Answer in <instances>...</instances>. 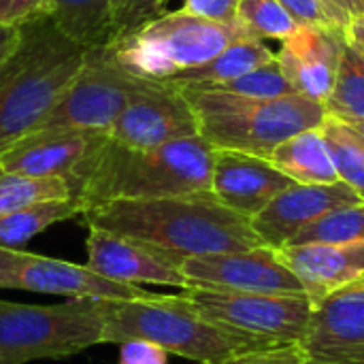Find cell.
<instances>
[{"label":"cell","mask_w":364,"mask_h":364,"mask_svg":"<svg viewBox=\"0 0 364 364\" xmlns=\"http://www.w3.org/2000/svg\"><path fill=\"white\" fill-rule=\"evenodd\" d=\"M326 117L341 124L364 122V53L354 43H348L335 85L324 100Z\"/></svg>","instance_id":"cell-24"},{"label":"cell","mask_w":364,"mask_h":364,"mask_svg":"<svg viewBox=\"0 0 364 364\" xmlns=\"http://www.w3.org/2000/svg\"><path fill=\"white\" fill-rule=\"evenodd\" d=\"M181 92L198 117V134L215 149L271 158L279 143L326 122L324 105L303 94L262 100L205 87Z\"/></svg>","instance_id":"cell-5"},{"label":"cell","mask_w":364,"mask_h":364,"mask_svg":"<svg viewBox=\"0 0 364 364\" xmlns=\"http://www.w3.org/2000/svg\"><path fill=\"white\" fill-rule=\"evenodd\" d=\"M294 183L316 186L339 181L331 149L320 128L303 130L279 143L269 158Z\"/></svg>","instance_id":"cell-21"},{"label":"cell","mask_w":364,"mask_h":364,"mask_svg":"<svg viewBox=\"0 0 364 364\" xmlns=\"http://www.w3.org/2000/svg\"><path fill=\"white\" fill-rule=\"evenodd\" d=\"M356 203H363V198L343 181L316 186L292 183L252 218V226L264 245L279 250L316 220Z\"/></svg>","instance_id":"cell-17"},{"label":"cell","mask_w":364,"mask_h":364,"mask_svg":"<svg viewBox=\"0 0 364 364\" xmlns=\"http://www.w3.org/2000/svg\"><path fill=\"white\" fill-rule=\"evenodd\" d=\"M209 90H224V92L239 94L245 98H262V100L282 98L288 94H299V92H294V87L284 77L277 60H273V62H269V64H264V66L239 77V79H232L220 87H209Z\"/></svg>","instance_id":"cell-29"},{"label":"cell","mask_w":364,"mask_h":364,"mask_svg":"<svg viewBox=\"0 0 364 364\" xmlns=\"http://www.w3.org/2000/svg\"><path fill=\"white\" fill-rule=\"evenodd\" d=\"M198 134V117L183 92L164 81H149L130 96L109 128V139L126 147L149 149Z\"/></svg>","instance_id":"cell-12"},{"label":"cell","mask_w":364,"mask_h":364,"mask_svg":"<svg viewBox=\"0 0 364 364\" xmlns=\"http://www.w3.org/2000/svg\"><path fill=\"white\" fill-rule=\"evenodd\" d=\"M51 19L85 51L102 49L115 38L113 0H55Z\"/></svg>","instance_id":"cell-22"},{"label":"cell","mask_w":364,"mask_h":364,"mask_svg":"<svg viewBox=\"0 0 364 364\" xmlns=\"http://www.w3.org/2000/svg\"><path fill=\"white\" fill-rule=\"evenodd\" d=\"M19 30V45L0 66V154L43 126L85 60L51 17Z\"/></svg>","instance_id":"cell-3"},{"label":"cell","mask_w":364,"mask_h":364,"mask_svg":"<svg viewBox=\"0 0 364 364\" xmlns=\"http://www.w3.org/2000/svg\"><path fill=\"white\" fill-rule=\"evenodd\" d=\"M316 307L326 296L364 282V241L305 243L277 250Z\"/></svg>","instance_id":"cell-19"},{"label":"cell","mask_w":364,"mask_h":364,"mask_svg":"<svg viewBox=\"0 0 364 364\" xmlns=\"http://www.w3.org/2000/svg\"><path fill=\"white\" fill-rule=\"evenodd\" d=\"M348 43L346 28L299 26L294 34L282 41L275 60L294 92L324 105L335 85Z\"/></svg>","instance_id":"cell-16"},{"label":"cell","mask_w":364,"mask_h":364,"mask_svg":"<svg viewBox=\"0 0 364 364\" xmlns=\"http://www.w3.org/2000/svg\"><path fill=\"white\" fill-rule=\"evenodd\" d=\"M239 23L258 41H286L299 30V23L277 0H239Z\"/></svg>","instance_id":"cell-28"},{"label":"cell","mask_w":364,"mask_h":364,"mask_svg":"<svg viewBox=\"0 0 364 364\" xmlns=\"http://www.w3.org/2000/svg\"><path fill=\"white\" fill-rule=\"evenodd\" d=\"M363 53H364V51H363Z\"/></svg>","instance_id":"cell-42"},{"label":"cell","mask_w":364,"mask_h":364,"mask_svg":"<svg viewBox=\"0 0 364 364\" xmlns=\"http://www.w3.org/2000/svg\"><path fill=\"white\" fill-rule=\"evenodd\" d=\"M81 218L87 226L132 237L183 258L245 252L264 245L252 220L220 203L213 192L109 200L85 209Z\"/></svg>","instance_id":"cell-1"},{"label":"cell","mask_w":364,"mask_h":364,"mask_svg":"<svg viewBox=\"0 0 364 364\" xmlns=\"http://www.w3.org/2000/svg\"><path fill=\"white\" fill-rule=\"evenodd\" d=\"M145 79L122 70L102 49H87L85 60L55 109L41 128H79L107 132Z\"/></svg>","instance_id":"cell-9"},{"label":"cell","mask_w":364,"mask_h":364,"mask_svg":"<svg viewBox=\"0 0 364 364\" xmlns=\"http://www.w3.org/2000/svg\"><path fill=\"white\" fill-rule=\"evenodd\" d=\"M220 364H307L301 343H284L271 346L262 350H252L237 354Z\"/></svg>","instance_id":"cell-32"},{"label":"cell","mask_w":364,"mask_h":364,"mask_svg":"<svg viewBox=\"0 0 364 364\" xmlns=\"http://www.w3.org/2000/svg\"><path fill=\"white\" fill-rule=\"evenodd\" d=\"M292 183L269 158L215 149L211 192L220 203L250 220Z\"/></svg>","instance_id":"cell-18"},{"label":"cell","mask_w":364,"mask_h":364,"mask_svg":"<svg viewBox=\"0 0 364 364\" xmlns=\"http://www.w3.org/2000/svg\"><path fill=\"white\" fill-rule=\"evenodd\" d=\"M109 134L79 128H38L0 154V168L28 177H60L68 186Z\"/></svg>","instance_id":"cell-15"},{"label":"cell","mask_w":364,"mask_h":364,"mask_svg":"<svg viewBox=\"0 0 364 364\" xmlns=\"http://www.w3.org/2000/svg\"><path fill=\"white\" fill-rule=\"evenodd\" d=\"M322 134L331 149L339 181L348 183L364 200V145L346 124L331 117L322 124Z\"/></svg>","instance_id":"cell-26"},{"label":"cell","mask_w":364,"mask_h":364,"mask_svg":"<svg viewBox=\"0 0 364 364\" xmlns=\"http://www.w3.org/2000/svg\"><path fill=\"white\" fill-rule=\"evenodd\" d=\"M87 269L122 284L141 286H171L186 290L190 288L183 275V256L149 245L145 241L115 235L102 228L87 226Z\"/></svg>","instance_id":"cell-13"},{"label":"cell","mask_w":364,"mask_h":364,"mask_svg":"<svg viewBox=\"0 0 364 364\" xmlns=\"http://www.w3.org/2000/svg\"><path fill=\"white\" fill-rule=\"evenodd\" d=\"M245 36L250 34L241 23H215L179 9L113 38L105 51L122 70L134 77L166 81L181 70L205 64Z\"/></svg>","instance_id":"cell-6"},{"label":"cell","mask_w":364,"mask_h":364,"mask_svg":"<svg viewBox=\"0 0 364 364\" xmlns=\"http://www.w3.org/2000/svg\"><path fill=\"white\" fill-rule=\"evenodd\" d=\"M348 2H350V9H352L354 17L364 15V0H348Z\"/></svg>","instance_id":"cell-40"},{"label":"cell","mask_w":364,"mask_h":364,"mask_svg":"<svg viewBox=\"0 0 364 364\" xmlns=\"http://www.w3.org/2000/svg\"><path fill=\"white\" fill-rule=\"evenodd\" d=\"M181 294L211 322L267 346L301 343L314 311L305 294H252L198 286Z\"/></svg>","instance_id":"cell-8"},{"label":"cell","mask_w":364,"mask_h":364,"mask_svg":"<svg viewBox=\"0 0 364 364\" xmlns=\"http://www.w3.org/2000/svg\"><path fill=\"white\" fill-rule=\"evenodd\" d=\"M275 60V51H271L264 41H258L254 36H245L228 45L224 51L207 60L205 64H198L194 68L181 70L175 77L166 79L164 83L175 85L179 90L183 87H220L232 79H239L269 62Z\"/></svg>","instance_id":"cell-20"},{"label":"cell","mask_w":364,"mask_h":364,"mask_svg":"<svg viewBox=\"0 0 364 364\" xmlns=\"http://www.w3.org/2000/svg\"><path fill=\"white\" fill-rule=\"evenodd\" d=\"M102 301L68 299L60 305L0 301V364L68 358L102 343Z\"/></svg>","instance_id":"cell-7"},{"label":"cell","mask_w":364,"mask_h":364,"mask_svg":"<svg viewBox=\"0 0 364 364\" xmlns=\"http://www.w3.org/2000/svg\"><path fill=\"white\" fill-rule=\"evenodd\" d=\"M181 269L190 286L198 288L252 294H305L299 277L282 260L279 252L269 245L245 252L190 256Z\"/></svg>","instance_id":"cell-11"},{"label":"cell","mask_w":364,"mask_h":364,"mask_svg":"<svg viewBox=\"0 0 364 364\" xmlns=\"http://www.w3.org/2000/svg\"><path fill=\"white\" fill-rule=\"evenodd\" d=\"M346 126L358 136V141L364 145V122H358V124H346Z\"/></svg>","instance_id":"cell-39"},{"label":"cell","mask_w":364,"mask_h":364,"mask_svg":"<svg viewBox=\"0 0 364 364\" xmlns=\"http://www.w3.org/2000/svg\"><path fill=\"white\" fill-rule=\"evenodd\" d=\"M350 43H354L356 47H360L364 51V15H358L350 21V26L346 28Z\"/></svg>","instance_id":"cell-38"},{"label":"cell","mask_w":364,"mask_h":364,"mask_svg":"<svg viewBox=\"0 0 364 364\" xmlns=\"http://www.w3.org/2000/svg\"><path fill=\"white\" fill-rule=\"evenodd\" d=\"M215 147L200 134L136 149L111 141L85 160L70 181L83 211L109 200H143L211 192Z\"/></svg>","instance_id":"cell-2"},{"label":"cell","mask_w":364,"mask_h":364,"mask_svg":"<svg viewBox=\"0 0 364 364\" xmlns=\"http://www.w3.org/2000/svg\"><path fill=\"white\" fill-rule=\"evenodd\" d=\"M168 352L160 346L143 339L126 341L119 346V363L117 364H166Z\"/></svg>","instance_id":"cell-35"},{"label":"cell","mask_w":364,"mask_h":364,"mask_svg":"<svg viewBox=\"0 0 364 364\" xmlns=\"http://www.w3.org/2000/svg\"><path fill=\"white\" fill-rule=\"evenodd\" d=\"M19 38H21V30L17 26L0 23V66L15 51V47L19 45Z\"/></svg>","instance_id":"cell-36"},{"label":"cell","mask_w":364,"mask_h":364,"mask_svg":"<svg viewBox=\"0 0 364 364\" xmlns=\"http://www.w3.org/2000/svg\"><path fill=\"white\" fill-rule=\"evenodd\" d=\"M326 11L331 13L333 21L339 26V28H348L350 21L354 19V13L350 9V2L348 0H322Z\"/></svg>","instance_id":"cell-37"},{"label":"cell","mask_w":364,"mask_h":364,"mask_svg":"<svg viewBox=\"0 0 364 364\" xmlns=\"http://www.w3.org/2000/svg\"><path fill=\"white\" fill-rule=\"evenodd\" d=\"M162 13L164 11L158 0H113L115 38L139 28L141 23H145Z\"/></svg>","instance_id":"cell-30"},{"label":"cell","mask_w":364,"mask_h":364,"mask_svg":"<svg viewBox=\"0 0 364 364\" xmlns=\"http://www.w3.org/2000/svg\"><path fill=\"white\" fill-rule=\"evenodd\" d=\"M81 213L83 207L77 198L43 200L28 205L0 218V245L21 250V245H26L32 237L41 235L49 226L79 218Z\"/></svg>","instance_id":"cell-23"},{"label":"cell","mask_w":364,"mask_h":364,"mask_svg":"<svg viewBox=\"0 0 364 364\" xmlns=\"http://www.w3.org/2000/svg\"><path fill=\"white\" fill-rule=\"evenodd\" d=\"M181 11L215 23H239V0H183Z\"/></svg>","instance_id":"cell-33"},{"label":"cell","mask_w":364,"mask_h":364,"mask_svg":"<svg viewBox=\"0 0 364 364\" xmlns=\"http://www.w3.org/2000/svg\"><path fill=\"white\" fill-rule=\"evenodd\" d=\"M364 241V200L326 213L303 228L288 245L305 243H356Z\"/></svg>","instance_id":"cell-27"},{"label":"cell","mask_w":364,"mask_h":364,"mask_svg":"<svg viewBox=\"0 0 364 364\" xmlns=\"http://www.w3.org/2000/svg\"><path fill=\"white\" fill-rule=\"evenodd\" d=\"M301 348L307 364H364V282L314 307Z\"/></svg>","instance_id":"cell-14"},{"label":"cell","mask_w":364,"mask_h":364,"mask_svg":"<svg viewBox=\"0 0 364 364\" xmlns=\"http://www.w3.org/2000/svg\"><path fill=\"white\" fill-rule=\"evenodd\" d=\"M102 343L143 339L198 364H220L243 352L271 348L211 322L181 292L102 301Z\"/></svg>","instance_id":"cell-4"},{"label":"cell","mask_w":364,"mask_h":364,"mask_svg":"<svg viewBox=\"0 0 364 364\" xmlns=\"http://www.w3.org/2000/svg\"><path fill=\"white\" fill-rule=\"evenodd\" d=\"M299 26H337L322 0H277Z\"/></svg>","instance_id":"cell-34"},{"label":"cell","mask_w":364,"mask_h":364,"mask_svg":"<svg viewBox=\"0 0 364 364\" xmlns=\"http://www.w3.org/2000/svg\"><path fill=\"white\" fill-rule=\"evenodd\" d=\"M55 0H0V23L26 26L51 17Z\"/></svg>","instance_id":"cell-31"},{"label":"cell","mask_w":364,"mask_h":364,"mask_svg":"<svg viewBox=\"0 0 364 364\" xmlns=\"http://www.w3.org/2000/svg\"><path fill=\"white\" fill-rule=\"evenodd\" d=\"M0 288L28 290L38 294H58L66 299H100V301H130L149 299L151 292L107 279L85 264L58 260L49 256L30 254L15 247L0 245Z\"/></svg>","instance_id":"cell-10"},{"label":"cell","mask_w":364,"mask_h":364,"mask_svg":"<svg viewBox=\"0 0 364 364\" xmlns=\"http://www.w3.org/2000/svg\"><path fill=\"white\" fill-rule=\"evenodd\" d=\"M158 2H160V6H162V9H164V4H166V2H168V0H158Z\"/></svg>","instance_id":"cell-41"},{"label":"cell","mask_w":364,"mask_h":364,"mask_svg":"<svg viewBox=\"0 0 364 364\" xmlns=\"http://www.w3.org/2000/svg\"><path fill=\"white\" fill-rule=\"evenodd\" d=\"M75 198L66 179L60 177H28L0 168V218L43 200Z\"/></svg>","instance_id":"cell-25"}]
</instances>
